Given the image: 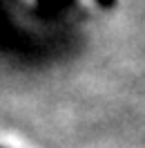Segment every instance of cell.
I'll return each instance as SVG.
<instances>
[{"instance_id":"cell-2","label":"cell","mask_w":145,"mask_h":148,"mask_svg":"<svg viewBox=\"0 0 145 148\" xmlns=\"http://www.w3.org/2000/svg\"><path fill=\"white\" fill-rule=\"evenodd\" d=\"M40 5H47V7H54V5H58L60 0H38Z\"/></svg>"},{"instance_id":"cell-1","label":"cell","mask_w":145,"mask_h":148,"mask_svg":"<svg viewBox=\"0 0 145 148\" xmlns=\"http://www.w3.org/2000/svg\"><path fill=\"white\" fill-rule=\"evenodd\" d=\"M100 7H105V9H109V7H114L116 5V0H96Z\"/></svg>"},{"instance_id":"cell-3","label":"cell","mask_w":145,"mask_h":148,"mask_svg":"<svg viewBox=\"0 0 145 148\" xmlns=\"http://www.w3.org/2000/svg\"><path fill=\"white\" fill-rule=\"evenodd\" d=\"M0 148H2V146H0Z\"/></svg>"}]
</instances>
